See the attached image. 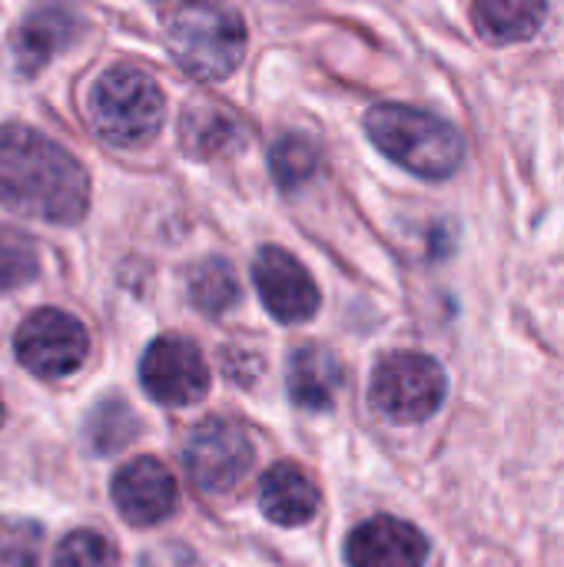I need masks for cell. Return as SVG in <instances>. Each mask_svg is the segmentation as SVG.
<instances>
[{
	"label": "cell",
	"mask_w": 564,
	"mask_h": 567,
	"mask_svg": "<svg viewBox=\"0 0 564 567\" xmlns=\"http://www.w3.org/2000/svg\"><path fill=\"white\" fill-rule=\"evenodd\" d=\"M0 203L40 223L73 226L90 206V179L57 140L10 123L0 126Z\"/></svg>",
	"instance_id": "cell-1"
},
{
	"label": "cell",
	"mask_w": 564,
	"mask_h": 567,
	"mask_svg": "<svg viewBox=\"0 0 564 567\" xmlns=\"http://www.w3.org/2000/svg\"><path fill=\"white\" fill-rule=\"evenodd\" d=\"M369 140L402 169L422 179H449L465 159L462 133L419 106L406 103H379L366 116Z\"/></svg>",
	"instance_id": "cell-2"
},
{
	"label": "cell",
	"mask_w": 564,
	"mask_h": 567,
	"mask_svg": "<svg viewBox=\"0 0 564 567\" xmlns=\"http://www.w3.org/2000/svg\"><path fill=\"white\" fill-rule=\"evenodd\" d=\"M173 60L196 80H226L246 53V27L239 13L219 0L180 3L166 23Z\"/></svg>",
	"instance_id": "cell-3"
},
{
	"label": "cell",
	"mask_w": 564,
	"mask_h": 567,
	"mask_svg": "<svg viewBox=\"0 0 564 567\" xmlns=\"http://www.w3.org/2000/svg\"><path fill=\"white\" fill-rule=\"evenodd\" d=\"M163 93L156 80L130 63L110 66L86 93V120L100 140L136 150L156 140L163 126Z\"/></svg>",
	"instance_id": "cell-4"
},
{
	"label": "cell",
	"mask_w": 564,
	"mask_h": 567,
	"mask_svg": "<svg viewBox=\"0 0 564 567\" xmlns=\"http://www.w3.org/2000/svg\"><path fill=\"white\" fill-rule=\"evenodd\" d=\"M445 389V372L432 355L392 352L372 372L369 402L386 422L419 425L442 409Z\"/></svg>",
	"instance_id": "cell-5"
},
{
	"label": "cell",
	"mask_w": 564,
	"mask_h": 567,
	"mask_svg": "<svg viewBox=\"0 0 564 567\" xmlns=\"http://www.w3.org/2000/svg\"><path fill=\"white\" fill-rule=\"evenodd\" d=\"M183 462L203 495H233L253 468V442L239 422L206 419L189 432Z\"/></svg>",
	"instance_id": "cell-6"
},
{
	"label": "cell",
	"mask_w": 564,
	"mask_h": 567,
	"mask_svg": "<svg viewBox=\"0 0 564 567\" xmlns=\"http://www.w3.org/2000/svg\"><path fill=\"white\" fill-rule=\"evenodd\" d=\"M17 359L40 379H63L76 372L90 352V336L80 319L60 309H37L17 329Z\"/></svg>",
	"instance_id": "cell-7"
},
{
	"label": "cell",
	"mask_w": 564,
	"mask_h": 567,
	"mask_svg": "<svg viewBox=\"0 0 564 567\" xmlns=\"http://www.w3.org/2000/svg\"><path fill=\"white\" fill-rule=\"evenodd\" d=\"M140 382L153 402L180 409L199 402L209 392V369L189 339L163 336L146 349L140 362Z\"/></svg>",
	"instance_id": "cell-8"
},
{
	"label": "cell",
	"mask_w": 564,
	"mask_h": 567,
	"mask_svg": "<svg viewBox=\"0 0 564 567\" xmlns=\"http://www.w3.org/2000/svg\"><path fill=\"white\" fill-rule=\"evenodd\" d=\"M253 279L263 306L279 322H306L319 309V289L306 266L279 246H263L253 262Z\"/></svg>",
	"instance_id": "cell-9"
},
{
	"label": "cell",
	"mask_w": 564,
	"mask_h": 567,
	"mask_svg": "<svg viewBox=\"0 0 564 567\" xmlns=\"http://www.w3.org/2000/svg\"><path fill=\"white\" fill-rule=\"evenodd\" d=\"M176 478L156 458H136L123 465L113 478V505L136 528H153L166 522L176 508Z\"/></svg>",
	"instance_id": "cell-10"
},
{
	"label": "cell",
	"mask_w": 564,
	"mask_h": 567,
	"mask_svg": "<svg viewBox=\"0 0 564 567\" xmlns=\"http://www.w3.org/2000/svg\"><path fill=\"white\" fill-rule=\"evenodd\" d=\"M429 542L425 535L392 515L362 522L346 542L349 567H425Z\"/></svg>",
	"instance_id": "cell-11"
},
{
	"label": "cell",
	"mask_w": 564,
	"mask_h": 567,
	"mask_svg": "<svg viewBox=\"0 0 564 567\" xmlns=\"http://www.w3.org/2000/svg\"><path fill=\"white\" fill-rule=\"evenodd\" d=\"M80 23L83 20L63 3H50V7L33 10L20 23V30L13 37V63H17V70L23 76H33L37 70H43L53 60V53L66 50L76 40Z\"/></svg>",
	"instance_id": "cell-12"
},
{
	"label": "cell",
	"mask_w": 564,
	"mask_h": 567,
	"mask_svg": "<svg viewBox=\"0 0 564 567\" xmlns=\"http://www.w3.org/2000/svg\"><path fill=\"white\" fill-rule=\"evenodd\" d=\"M342 365L329 349L302 346L289 355L286 385L289 399L306 412H326L332 409L336 395L342 392Z\"/></svg>",
	"instance_id": "cell-13"
},
{
	"label": "cell",
	"mask_w": 564,
	"mask_h": 567,
	"mask_svg": "<svg viewBox=\"0 0 564 567\" xmlns=\"http://www.w3.org/2000/svg\"><path fill=\"white\" fill-rule=\"evenodd\" d=\"M243 143H246V133H243V123L236 120V113H229L209 100L189 103L180 116V146L196 159L226 156V153L239 150Z\"/></svg>",
	"instance_id": "cell-14"
},
{
	"label": "cell",
	"mask_w": 564,
	"mask_h": 567,
	"mask_svg": "<svg viewBox=\"0 0 564 567\" xmlns=\"http://www.w3.org/2000/svg\"><path fill=\"white\" fill-rule=\"evenodd\" d=\"M259 508L276 525H306L319 508V492L302 468H296L293 462H279L259 482Z\"/></svg>",
	"instance_id": "cell-15"
},
{
	"label": "cell",
	"mask_w": 564,
	"mask_h": 567,
	"mask_svg": "<svg viewBox=\"0 0 564 567\" xmlns=\"http://www.w3.org/2000/svg\"><path fill=\"white\" fill-rule=\"evenodd\" d=\"M548 17V0H475L472 23L482 40L512 47L532 40Z\"/></svg>",
	"instance_id": "cell-16"
},
{
	"label": "cell",
	"mask_w": 564,
	"mask_h": 567,
	"mask_svg": "<svg viewBox=\"0 0 564 567\" xmlns=\"http://www.w3.org/2000/svg\"><path fill=\"white\" fill-rule=\"evenodd\" d=\"M189 299L203 316H223L239 302V279L226 259H206L189 276Z\"/></svg>",
	"instance_id": "cell-17"
},
{
	"label": "cell",
	"mask_w": 564,
	"mask_h": 567,
	"mask_svg": "<svg viewBox=\"0 0 564 567\" xmlns=\"http://www.w3.org/2000/svg\"><path fill=\"white\" fill-rule=\"evenodd\" d=\"M136 432H140V419L133 415V409L123 399H103L93 409L90 425H86V435L100 455L126 449L136 439Z\"/></svg>",
	"instance_id": "cell-18"
},
{
	"label": "cell",
	"mask_w": 564,
	"mask_h": 567,
	"mask_svg": "<svg viewBox=\"0 0 564 567\" xmlns=\"http://www.w3.org/2000/svg\"><path fill=\"white\" fill-rule=\"evenodd\" d=\"M40 269L37 246L10 226H0V292L27 286Z\"/></svg>",
	"instance_id": "cell-19"
},
{
	"label": "cell",
	"mask_w": 564,
	"mask_h": 567,
	"mask_svg": "<svg viewBox=\"0 0 564 567\" xmlns=\"http://www.w3.org/2000/svg\"><path fill=\"white\" fill-rule=\"evenodd\" d=\"M269 166H273V176L286 189H293V186H302L306 179H312V173L319 166V156L302 136H283L269 153Z\"/></svg>",
	"instance_id": "cell-20"
},
{
	"label": "cell",
	"mask_w": 564,
	"mask_h": 567,
	"mask_svg": "<svg viewBox=\"0 0 564 567\" xmlns=\"http://www.w3.org/2000/svg\"><path fill=\"white\" fill-rule=\"evenodd\" d=\"M53 567H120V555L100 532H73L60 542Z\"/></svg>",
	"instance_id": "cell-21"
},
{
	"label": "cell",
	"mask_w": 564,
	"mask_h": 567,
	"mask_svg": "<svg viewBox=\"0 0 564 567\" xmlns=\"http://www.w3.org/2000/svg\"><path fill=\"white\" fill-rule=\"evenodd\" d=\"M40 545L33 522H0V567H40Z\"/></svg>",
	"instance_id": "cell-22"
},
{
	"label": "cell",
	"mask_w": 564,
	"mask_h": 567,
	"mask_svg": "<svg viewBox=\"0 0 564 567\" xmlns=\"http://www.w3.org/2000/svg\"><path fill=\"white\" fill-rule=\"evenodd\" d=\"M160 3H189V0H160Z\"/></svg>",
	"instance_id": "cell-23"
},
{
	"label": "cell",
	"mask_w": 564,
	"mask_h": 567,
	"mask_svg": "<svg viewBox=\"0 0 564 567\" xmlns=\"http://www.w3.org/2000/svg\"><path fill=\"white\" fill-rule=\"evenodd\" d=\"M0 425H3V402H0Z\"/></svg>",
	"instance_id": "cell-24"
}]
</instances>
